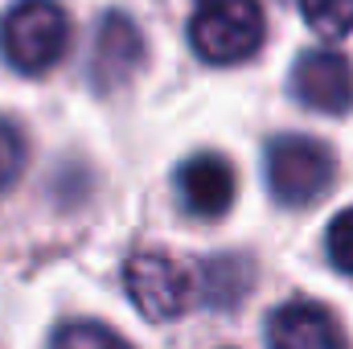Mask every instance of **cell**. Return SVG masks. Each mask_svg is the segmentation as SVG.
<instances>
[{
    "mask_svg": "<svg viewBox=\"0 0 353 349\" xmlns=\"http://www.w3.org/2000/svg\"><path fill=\"white\" fill-rule=\"evenodd\" d=\"M267 185L283 206H312L333 185V152L312 136H275L267 144Z\"/></svg>",
    "mask_w": 353,
    "mask_h": 349,
    "instance_id": "3957f363",
    "label": "cell"
},
{
    "mask_svg": "<svg viewBox=\"0 0 353 349\" xmlns=\"http://www.w3.org/2000/svg\"><path fill=\"white\" fill-rule=\"evenodd\" d=\"M70 46V17L54 0H17L0 17V58L17 74H46Z\"/></svg>",
    "mask_w": 353,
    "mask_h": 349,
    "instance_id": "6da1fadb",
    "label": "cell"
},
{
    "mask_svg": "<svg viewBox=\"0 0 353 349\" xmlns=\"http://www.w3.org/2000/svg\"><path fill=\"white\" fill-rule=\"evenodd\" d=\"M144 62V37L132 17L107 12L94 29V50H90V83L103 90L123 87Z\"/></svg>",
    "mask_w": 353,
    "mask_h": 349,
    "instance_id": "8992f818",
    "label": "cell"
},
{
    "mask_svg": "<svg viewBox=\"0 0 353 349\" xmlns=\"http://www.w3.org/2000/svg\"><path fill=\"white\" fill-rule=\"evenodd\" d=\"M267 346L271 349H350L337 317L312 300L279 304L267 317Z\"/></svg>",
    "mask_w": 353,
    "mask_h": 349,
    "instance_id": "52a82bcc",
    "label": "cell"
},
{
    "mask_svg": "<svg viewBox=\"0 0 353 349\" xmlns=\"http://www.w3.org/2000/svg\"><path fill=\"white\" fill-rule=\"evenodd\" d=\"M176 193L189 214L222 218L234 206V165L218 152H197L176 169Z\"/></svg>",
    "mask_w": 353,
    "mask_h": 349,
    "instance_id": "ba28073f",
    "label": "cell"
},
{
    "mask_svg": "<svg viewBox=\"0 0 353 349\" xmlns=\"http://www.w3.org/2000/svg\"><path fill=\"white\" fill-rule=\"evenodd\" d=\"M50 349H132L119 333H111L107 325H94V321H70L54 333Z\"/></svg>",
    "mask_w": 353,
    "mask_h": 349,
    "instance_id": "30bf717a",
    "label": "cell"
},
{
    "mask_svg": "<svg viewBox=\"0 0 353 349\" xmlns=\"http://www.w3.org/2000/svg\"><path fill=\"white\" fill-rule=\"evenodd\" d=\"M128 296L148 321H176L197 300V275L165 251H140L123 267Z\"/></svg>",
    "mask_w": 353,
    "mask_h": 349,
    "instance_id": "277c9868",
    "label": "cell"
},
{
    "mask_svg": "<svg viewBox=\"0 0 353 349\" xmlns=\"http://www.w3.org/2000/svg\"><path fill=\"white\" fill-rule=\"evenodd\" d=\"M304 21L321 37H345L353 29V0H300Z\"/></svg>",
    "mask_w": 353,
    "mask_h": 349,
    "instance_id": "8fae6325",
    "label": "cell"
},
{
    "mask_svg": "<svg viewBox=\"0 0 353 349\" xmlns=\"http://www.w3.org/2000/svg\"><path fill=\"white\" fill-rule=\"evenodd\" d=\"M189 41L214 66L247 62L263 46L259 0H197L189 17Z\"/></svg>",
    "mask_w": 353,
    "mask_h": 349,
    "instance_id": "7a4b0ae2",
    "label": "cell"
},
{
    "mask_svg": "<svg viewBox=\"0 0 353 349\" xmlns=\"http://www.w3.org/2000/svg\"><path fill=\"white\" fill-rule=\"evenodd\" d=\"M25 169V136L17 132V123L0 119V193L21 177Z\"/></svg>",
    "mask_w": 353,
    "mask_h": 349,
    "instance_id": "7c38bea8",
    "label": "cell"
},
{
    "mask_svg": "<svg viewBox=\"0 0 353 349\" xmlns=\"http://www.w3.org/2000/svg\"><path fill=\"white\" fill-rule=\"evenodd\" d=\"M292 94L325 115H345L353 103V66L333 50H308L292 66Z\"/></svg>",
    "mask_w": 353,
    "mask_h": 349,
    "instance_id": "5b68a950",
    "label": "cell"
},
{
    "mask_svg": "<svg viewBox=\"0 0 353 349\" xmlns=\"http://www.w3.org/2000/svg\"><path fill=\"white\" fill-rule=\"evenodd\" d=\"M325 247H329L333 267H337V271H345V275H353V210H341V214L333 218Z\"/></svg>",
    "mask_w": 353,
    "mask_h": 349,
    "instance_id": "4fadbf2b",
    "label": "cell"
},
{
    "mask_svg": "<svg viewBox=\"0 0 353 349\" xmlns=\"http://www.w3.org/2000/svg\"><path fill=\"white\" fill-rule=\"evenodd\" d=\"M255 283V263L247 255H214L201 263L197 292L205 296L210 308H239Z\"/></svg>",
    "mask_w": 353,
    "mask_h": 349,
    "instance_id": "9c48e42d",
    "label": "cell"
}]
</instances>
